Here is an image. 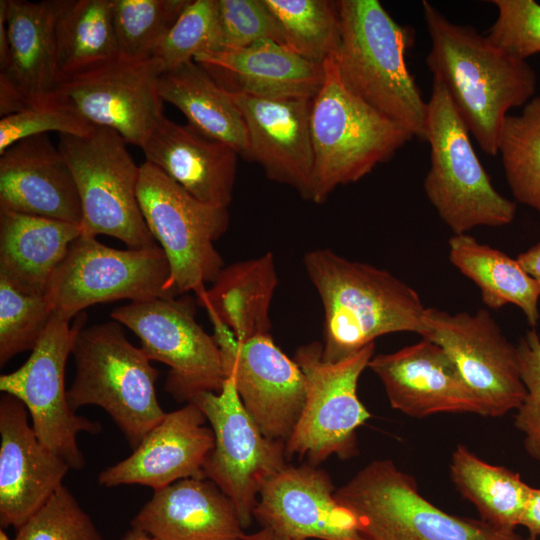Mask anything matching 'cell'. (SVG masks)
<instances>
[{
	"instance_id": "6da1fadb",
	"label": "cell",
	"mask_w": 540,
	"mask_h": 540,
	"mask_svg": "<svg viewBox=\"0 0 540 540\" xmlns=\"http://www.w3.org/2000/svg\"><path fill=\"white\" fill-rule=\"evenodd\" d=\"M422 12L431 40L426 64L480 148L498 155L508 111L524 106L537 89V75L526 61L494 45L474 27L447 19L430 2Z\"/></svg>"
},
{
	"instance_id": "7a4b0ae2",
	"label": "cell",
	"mask_w": 540,
	"mask_h": 540,
	"mask_svg": "<svg viewBox=\"0 0 540 540\" xmlns=\"http://www.w3.org/2000/svg\"><path fill=\"white\" fill-rule=\"evenodd\" d=\"M303 265L324 310L322 358L343 360L391 333L423 336L418 293L391 272L330 249L305 254Z\"/></svg>"
},
{
	"instance_id": "3957f363",
	"label": "cell",
	"mask_w": 540,
	"mask_h": 540,
	"mask_svg": "<svg viewBox=\"0 0 540 540\" xmlns=\"http://www.w3.org/2000/svg\"><path fill=\"white\" fill-rule=\"evenodd\" d=\"M337 3L341 44L334 59L344 85L413 137L426 141L428 102L406 62L414 40L411 29L398 24L378 0Z\"/></svg>"
},
{
	"instance_id": "277c9868",
	"label": "cell",
	"mask_w": 540,
	"mask_h": 540,
	"mask_svg": "<svg viewBox=\"0 0 540 540\" xmlns=\"http://www.w3.org/2000/svg\"><path fill=\"white\" fill-rule=\"evenodd\" d=\"M324 80L312 100L314 169L310 200L326 201L341 185L357 182L389 161L413 135L353 94L334 57L323 63Z\"/></svg>"
},
{
	"instance_id": "5b68a950",
	"label": "cell",
	"mask_w": 540,
	"mask_h": 540,
	"mask_svg": "<svg viewBox=\"0 0 540 540\" xmlns=\"http://www.w3.org/2000/svg\"><path fill=\"white\" fill-rule=\"evenodd\" d=\"M71 354L76 371L67 390L70 407L103 408L134 450L166 415L156 395L157 369L117 321L81 327Z\"/></svg>"
},
{
	"instance_id": "8992f818",
	"label": "cell",
	"mask_w": 540,
	"mask_h": 540,
	"mask_svg": "<svg viewBox=\"0 0 540 540\" xmlns=\"http://www.w3.org/2000/svg\"><path fill=\"white\" fill-rule=\"evenodd\" d=\"M428 102L430 168L425 194L453 234L478 226L502 227L516 215V203L492 185L470 140V132L441 82L433 79Z\"/></svg>"
},
{
	"instance_id": "52a82bcc",
	"label": "cell",
	"mask_w": 540,
	"mask_h": 540,
	"mask_svg": "<svg viewBox=\"0 0 540 540\" xmlns=\"http://www.w3.org/2000/svg\"><path fill=\"white\" fill-rule=\"evenodd\" d=\"M335 498L354 514L365 540H533L441 510L391 460L367 464L336 489Z\"/></svg>"
},
{
	"instance_id": "ba28073f",
	"label": "cell",
	"mask_w": 540,
	"mask_h": 540,
	"mask_svg": "<svg viewBox=\"0 0 540 540\" xmlns=\"http://www.w3.org/2000/svg\"><path fill=\"white\" fill-rule=\"evenodd\" d=\"M58 148L78 188L83 235H108L130 249L158 246L138 202L140 166L117 132L95 126L86 136L60 134Z\"/></svg>"
},
{
	"instance_id": "9c48e42d",
	"label": "cell",
	"mask_w": 540,
	"mask_h": 540,
	"mask_svg": "<svg viewBox=\"0 0 540 540\" xmlns=\"http://www.w3.org/2000/svg\"><path fill=\"white\" fill-rule=\"evenodd\" d=\"M138 202L145 222L164 251L178 295L206 291L224 268L214 247L229 227L228 208L204 203L145 161L140 165Z\"/></svg>"
},
{
	"instance_id": "30bf717a",
	"label": "cell",
	"mask_w": 540,
	"mask_h": 540,
	"mask_svg": "<svg viewBox=\"0 0 540 540\" xmlns=\"http://www.w3.org/2000/svg\"><path fill=\"white\" fill-rule=\"evenodd\" d=\"M177 295L159 245L121 250L83 234L71 243L44 293L52 314L68 321L97 303Z\"/></svg>"
},
{
	"instance_id": "8fae6325",
	"label": "cell",
	"mask_w": 540,
	"mask_h": 540,
	"mask_svg": "<svg viewBox=\"0 0 540 540\" xmlns=\"http://www.w3.org/2000/svg\"><path fill=\"white\" fill-rule=\"evenodd\" d=\"M375 343L337 362L322 358V343L300 346L293 359L306 379V400L285 443L287 458L318 465L331 456L358 454L357 430L371 417L357 393L358 381L374 356Z\"/></svg>"
},
{
	"instance_id": "7c38bea8",
	"label": "cell",
	"mask_w": 540,
	"mask_h": 540,
	"mask_svg": "<svg viewBox=\"0 0 540 540\" xmlns=\"http://www.w3.org/2000/svg\"><path fill=\"white\" fill-rule=\"evenodd\" d=\"M111 317L138 336L151 361L169 367L165 390L177 401L222 389L226 376L219 347L196 322L191 297L130 302L115 308Z\"/></svg>"
},
{
	"instance_id": "4fadbf2b",
	"label": "cell",
	"mask_w": 540,
	"mask_h": 540,
	"mask_svg": "<svg viewBox=\"0 0 540 540\" xmlns=\"http://www.w3.org/2000/svg\"><path fill=\"white\" fill-rule=\"evenodd\" d=\"M69 322L52 314L28 360L17 370L0 376V390L25 405L32 427L45 446L71 469L81 470L85 458L77 443L78 434H98L102 426L77 415L67 399L65 366L74 338L85 325L86 314H78L72 326Z\"/></svg>"
},
{
	"instance_id": "5bb4252c",
	"label": "cell",
	"mask_w": 540,
	"mask_h": 540,
	"mask_svg": "<svg viewBox=\"0 0 540 540\" xmlns=\"http://www.w3.org/2000/svg\"><path fill=\"white\" fill-rule=\"evenodd\" d=\"M195 403L214 433V447L203 467L212 481L233 503L244 529L254 519L264 483L287 465L285 444L264 435L244 408L231 378L219 392H203Z\"/></svg>"
},
{
	"instance_id": "9a60e30c",
	"label": "cell",
	"mask_w": 540,
	"mask_h": 540,
	"mask_svg": "<svg viewBox=\"0 0 540 540\" xmlns=\"http://www.w3.org/2000/svg\"><path fill=\"white\" fill-rule=\"evenodd\" d=\"M426 338L440 346L479 398L486 417H500L523 402L526 389L521 379L517 347L502 333L486 309L474 314L426 308Z\"/></svg>"
},
{
	"instance_id": "2e32d148",
	"label": "cell",
	"mask_w": 540,
	"mask_h": 540,
	"mask_svg": "<svg viewBox=\"0 0 540 540\" xmlns=\"http://www.w3.org/2000/svg\"><path fill=\"white\" fill-rule=\"evenodd\" d=\"M226 378L265 436L287 442L306 400V379L294 359L270 334L238 341L231 330L210 318Z\"/></svg>"
},
{
	"instance_id": "e0dca14e",
	"label": "cell",
	"mask_w": 540,
	"mask_h": 540,
	"mask_svg": "<svg viewBox=\"0 0 540 540\" xmlns=\"http://www.w3.org/2000/svg\"><path fill=\"white\" fill-rule=\"evenodd\" d=\"M164 71L157 58L119 56L62 80L55 95L91 125L114 130L141 148L164 115L158 89Z\"/></svg>"
},
{
	"instance_id": "ac0fdd59",
	"label": "cell",
	"mask_w": 540,
	"mask_h": 540,
	"mask_svg": "<svg viewBox=\"0 0 540 540\" xmlns=\"http://www.w3.org/2000/svg\"><path fill=\"white\" fill-rule=\"evenodd\" d=\"M335 491L330 476L316 465L287 464L262 486L253 516L261 528L293 540H365Z\"/></svg>"
},
{
	"instance_id": "d6986e66",
	"label": "cell",
	"mask_w": 540,
	"mask_h": 540,
	"mask_svg": "<svg viewBox=\"0 0 540 540\" xmlns=\"http://www.w3.org/2000/svg\"><path fill=\"white\" fill-rule=\"evenodd\" d=\"M229 94L246 125V160L258 163L269 180L288 185L310 200L314 169L313 99H265Z\"/></svg>"
},
{
	"instance_id": "ffe728a7",
	"label": "cell",
	"mask_w": 540,
	"mask_h": 540,
	"mask_svg": "<svg viewBox=\"0 0 540 540\" xmlns=\"http://www.w3.org/2000/svg\"><path fill=\"white\" fill-rule=\"evenodd\" d=\"M368 367L382 382L391 407L407 416L423 418L444 412L485 416L482 403L450 357L426 338L375 355Z\"/></svg>"
},
{
	"instance_id": "44dd1931",
	"label": "cell",
	"mask_w": 540,
	"mask_h": 540,
	"mask_svg": "<svg viewBox=\"0 0 540 540\" xmlns=\"http://www.w3.org/2000/svg\"><path fill=\"white\" fill-rule=\"evenodd\" d=\"M25 405L4 393L0 399V523L24 524L62 485L71 469L45 446L28 423Z\"/></svg>"
},
{
	"instance_id": "7402d4cb",
	"label": "cell",
	"mask_w": 540,
	"mask_h": 540,
	"mask_svg": "<svg viewBox=\"0 0 540 540\" xmlns=\"http://www.w3.org/2000/svg\"><path fill=\"white\" fill-rule=\"evenodd\" d=\"M207 422L193 402L166 413L129 457L100 472L99 484H140L156 491L182 479L204 478L203 467L214 447Z\"/></svg>"
},
{
	"instance_id": "603a6c76",
	"label": "cell",
	"mask_w": 540,
	"mask_h": 540,
	"mask_svg": "<svg viewBox=\"0 0 540 540\" xmlns=\"http://www.w3.org/2000/svg\"><path fill=\"white\" fill-rule=\"evenodd\" d=\"M0 210L81 225L74 176L47 134L22 139L0 154Z\"/></svg>"
},
{
	"instance_id": "cb8c5ba5",
	"label": "cell",
	"mask_w": 540,
	"mask_h": 540,
	"mask_svg": "<svg viewBox=\"0 0 540 540\" xmlns=\"http://www.w3.org/2000/svg\"><path fill=\"white\" fill-rule=\"evenodd\" d=\"M141 149L147 162L196 199L213 206H230L240 156L226 143L163 115Z\"/></svg>"
},
{
	"instance_id": "d4e9b609",
	"label": "cell",
	"mask_w": 540,
	"mask_h": 540,
	"mask_svg": "<svg viewBox=\"0 0 540 540\" xmlns=\"http://www.w3.org/2000/svg\"><path fill=\"white\" fill-rule=\"evenodd\" d=\"M194 61L225 91L256 98L313 99L324 80L323 64L269 39L240 49L203 52Z\"/></svg>"
},
{
	"instance_id": "484cf974",
	"label": "cell",
	"mask_w": 540,
	"mask_h": 540,
	"mask_svg": "<svg viewBox=\"0 0 540 540\" xmlns=\"http://www.w3.org/2000/svg\"><path fill=\"white\" fill-rule=\"evenodd\" d=\"M155 540H243L232 501L209 479H182L160 490L131 520Z\"/></svg>"
},
{
	"instance_id": "4316f807",
	"label": "cell",
	"mask_w": 540,
	"mask_h": 540,
	"mask_svg": "<svg viewBox=\"0 0 540 540\" xmlns=\"http://www.w3.org/2000/svg\"><path fill=\"white\" fill-rule=\"evenodd\" d=\"M81 225L0 210V277L32 294L44 295Z\"/></svg>"
},
{
	"instance_id": "83f0119b",
	"label": "cell",
	"mask_w": 540,
	"mask_h": 540,
	"mask_svg": "<svg viewBox=\"0 0 540 540\" xmlns=\"http://www.w3.org/2000/svg\"><path fill=\"white\" fill-rule=\"evenodd\" d=\"M10 45L6 74L31 106L55 96L60 78L55 0H3Z\"/></svg>"
},
{
	"instance_id": "f1b7e54d",
	"label": "cell",
	"mask_w": 540,
	"mask_h": 540,
	"mask_svg": "<svg viewBox=\"0 0 540 540\" xmlns=\"http://www.w3.org/2000/svg\"><path fill=\"white\" fill-rule=\"evenodd\" d=\"M196 302L228 327L238 341L270 334V306L278 286L274 258H257L224 267Z\"/></svg>"
},
{
	"instance_id": "f546056e",
	"label": "cell",
	"mask_w": 540,
	"mask_h": 540,
	"mask_svg": "<svg viewBox=\"0 0 540 540\" xmlns=\"http://www.w3.org/2000/svg\"><path fill=\"white\" fill-rule=\"evenodd\" d=\"M158 89L162 100L177 107L189 124L247 158V130L239 108L194 60L164 71Z\"/></svg>"
},
{
	"instance_id": "4dcf8cb0",
	"label": "cell",
	"mask_w": 540,
	"mask_h": 540,
	"mask_svg": "<svg viewBox=\"0 0 540 540\" xmlns=\"http://www.w3.org/2000/svg\"><path fill=\"white\" fill-rule=\"evenodd\" d=\"M448 245L450 262L479 288L488 308L513 304L523 311L531 327L537 326L540 286L517 259L467 233L453 234Z\"/></svg>"
},
{
	"instance_id": "1f68e13d",
	"label": "cell",
	"mask_w": 540,
	"mask_h": 540,
	"mask_svg": "<svg viewBox=\"0 0 540 540\" xmlns=\"http://www.w3.org/2000/svg\"><path fill=\"white\" fill-rule=\"evenodd\" d=\"M55 7L60 82L120 56L112 0H55Z\"/></svg>"
},
{
	"instance_id": "d6a6232c",
	"label": "cell",
	"mask_w": 540,
	"mask_h": 540,
	"mask_svg": "<svg viewBox=\"0 0 540 540\" xmlns=\"http://www.w3.org/2000/svg\"><path fill=\"white\" fill-rule=\"evenodd\" d=\"M450 473L457 490L476 507L481 520L504 530L520 525L532 489L520 474L489 464L462 445L452 454Z\"/></svg>"
},
{
	"instance_id": "836d02e7",
	"label": "cell",
	"mask_w": 540,
	"mask_h": 540,
	"mask_svg": "<svg viewBox=\"0 0 540 540\" xmlns=\"http://www.w3.org/2000/svg\"><path fill=\"white\" fill-rule=\"evenodd\" d=\"M282 31L284 45L309 61L323 64L341 44L338 3L327 0H264Z\"/></svg>"
},
{
	"instance_id": "e575fe53",
	"label": "cell",
	"mask_w": 540,
	"mask_h": 540,
	"mask_svg": "<svg viewBox=\"0 0 540 540\" xmlns=\"http://www.w3.org/2000/svg\"><path fill=\"white\" fill-rule=\"evenodd\" d=\"M498 155L515 199L540 213V96L530 99L520 114L507 115Z\"/></svg>"
},
{
	"instance_id": "d590c367",
	"label": "cell",
	"mask_w": 540,
	"mask_h": 540,
	"mask_svg": "<svg viewBox=\"0 0 540 540\" xmlns=\"http://www.w3.org/2000/svg\"><path fill=\"white\" fill-rule=\"evenodd\" d=\"M188 0H112L120 56L147 59L173 26Z\"/></svg>"
},
{
	"instance_id": "8d00e7d4",
	"label": "cell",
	"mask_w": 540,
	"mask_h": 540,
	"mask_svg": "<svg viewBox=\"0 0 540 540\" xmlns=\"http://www.w3.org/2000/svg\"><path fill=\"white\" fill-rule=\"evenodd\" d=\"M52 316L44 295L32 294L0 277V366L32 351Z\"/></svg>"
},
{
	"instance_id": "74e56055",
	"label": "cell",
	"mask_w": 540,
	"mask_h": 540,
	"mask_svg": "<svg viewBox=\"0 0 540 540\" xmlns=\"http://www.w3.org/2000/svg\"><path fill=\"white\" fill-rule=\"evenodd\" d=\"M218 0H188L183 11L155 48L165 71L216 48Z\"/></svg>"
},
{
	"instance_id": "f35d334b",
	"label": "cell",
	"mask_w": 540,
	"mask_h": 540,
	"mask_svg": "<svg viewBox=\"0 0 540 540\" xmlns=\"http://www.w3.org/2000/svg\"><path fill=\"white\" fill-rule=\"evenodd\" d=\"M15 540H103L90 516L63 484L17 529Z\"/></svg>"
},
{
	"instance_id": "ab89813d",
	"label": "cell",
	"mask_w": 540,
	"mask_h": 540,
	"mask_svg": "<svg viewBox=\"0 0 540 540\" xmlns=\"http://www.w3.org/2000/svg\"><path fill=\"white\" fill-rule=\"evenodd\" d=\"M265 39L284 45L280 26L264 0H218L213 51L240 49Z\"/></svg>"
},
{
	"instance_id": "60d3db41",
	"label": "cell",
	"mask_w": 540,
	"mask_h": 540,
	"mask_svg": "<svg viewBox=\"0 0 540 540\" xmlns=\"http://www.w3.org/2000/svg\"><path fill=\"white\" fill-rule=\"evenodd\" d=\"M95 126L82 118L56 95L0 120V154L16 142L48 132L86 136Z\"/></svg>"
},
{
	"instance_id": "b9f144b4",
	"label": "cell",
	"mask_w": 540,
	"mask_h": 540,
	"mask_svg": "<svg viewBox=\"0 0 540 540\" xmlns=\"http://www.w3.org/2000/svg\"><path fill=\"white\" fill-rule=\"evenodd\" d=\"M498 11L488 39L509 55L526 60L540 53V4L534 0H492Z\"/></svg>"
},
{
	"instance_id": "7bdbcfd3",
	"label": "cell",
	"mask_w": 540,
	"mask_h": 540,
	"mask_svg": "<svg viewBox=\"0 0 540 540\" xmlns=\"http://www.w3.org/2000/svg\"><path fill=\"white\" fill-rule=\"evenodd\" d=\"M516 347L526 395L517 408L515 426L524 435L527 453L540 460V337L536 330H528Z\"/></svg>"
},
{
	"instance_id": "ee69618b",
	"label": "cell",
	"mask_w": 540,
	"mask_h": 540,
	"mask_svg": "<svg viewBox=\"0 0 540 540\" xmlns=\"http://www.w3.org/2000/svg\"><path fill=\"white\" fill-rule=\"evenodd\" d=\"M31 107L26 97L13 81L0 73V116L1 118L19 113Z\"/></svg>"
},
{
	"instance_id": "f6af8a7d",
	"label": "cell",
	"mask_w": 540,
	"mask_h": 540,
	"mask_svg": "<svg viewBox=\"0 0 540 540\" xmlns=\"http://www.w3.org/2000/svg\"><path fill=\"white\" fill-rule=\"evenodd\" d=\"M520 525L528 529L531 539L540 536V488L532 487Z\"/></svg>"
},
{
	"instance_id": "bcb514c9",
	"label": "cell",
	"mask_w": 540,
	"mask_h": 540,
	"mask_svg": "<svg viewBox=\"0 0 540 540\" xmlns=\"http://www.w3.org/2000/svg\"><path fill=\"white\" fill-rule=\"evenodd\" d=\"M516 259L540 286V242L520 253Z\"/></svg>"
},
{
	"instance_id": "7dc6e473",
	"label": "cell",
	"mask_w": 540,
	"mask_h": 540,
	"mask_svg": "<svg viewBox=\"0 0 540 540\" xmlns=\"http://www.w3.org/2000/svg\"><path fill=\"white\" fill-rule=\"evenodd\" d=\"M10 66V45L7 34L5 9L0 1V72H6Z\"/></svg>"
},
{
	"instance_id": "c3c4849f",
	"label": "cell",
	"mask_w": 540,
	"mask_h": 540,
	"mask_svg": "<svg viewBox=\"0 0 540 540\" xmlns=\"http://www.w3.org/2000/svg\"><path fill=\"white\" fill-rule=\"evenodd\" d=\"M243 540H293L285 537L279 533L274 532L271 529L261 528L260 530L246 534Z\"/></svg>"
},
{
	"instance_id": "681fc988",
	"label": "cell",
	"mask_w": 540,
	"mask_h": 540,
	"mask_svg": "<svg viewBox=\"0 0 540 540\" xmlns=\"http://www.w3.org/2000/svg\"><path fill=\"white\" fill-rule=\"evenodd\" d=\"M122 540H155V539L149 536L148 534L144 533L143 531L131 528L124 534Z\"/></svg>"
}]
</instances>
